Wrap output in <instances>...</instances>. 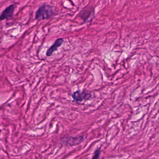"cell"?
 Here are the masks:
<instances>
[{
	"label": "cell",
	"instance_id": "cell-1",
	"mask_svg": "<svg viewBox=\"0 0 159 159\" xmlns=\"http://www.w3.org/2000/svg\"><path fill=\"white\" fill-rule=\"evenodd\" d=\"M55 14L54 8L52 6L44 4L37 10L35 19L38 21L49 19L51 18Z\"/></svg>",
	"mask_w": 159,
	"mask_h": 159
},
{
	"label": "cell",
	"instance_id": "cell-2",
	"mask_svg": "<svg viewBox=\"0 0 159 159\" xmlns=\"http://www.w3.org/2000/svg\"><path fill=\"white\" fill-rule=\"evenodd\" d=\"M86 136L81 135L79 136H66L61 138L60 143L62 145L67 147L76 146L84 141Z\"/></svg>",
	"mask_w": 159,
	"mask_h": 159
},
{
	"label": "cell",
	"instance_id": "cell-3",
	"mask_svg": "<svg viewBox=\"0 0 159 159\" xmlns=\"http://www.w3.org/2000/svg\"><path fill=\"white\" fill-rule=\"evenodd\" d=\"M71 96L74 101L79 103L89 100L92 98V95L91 93L86 91H81L79 90L74 91Z\"/></svg>",
	"mask_w": 159,
	"mask_h": 159
},
{
	"label": "cell",
	"instance_id": "cell-4",
	"mask_svg": "<svg viewBox=\"0 0 159 159\" xmlns=\"http://www.w3.org/2000/svg\"><path fill=\"white\" fill-rule=\"evenodd\" d=\"M15 10V5L14 4L10 5L6 7L1 13L0 17L1 21L8 20L10 18L13 16Z\"/></svg>",
	"mask_w": 159,
	"mask_h": 159
},
{
	"label": "cell",
	"instance_id": "cell-5",
	"mask_svg": "<svg viewBox=\"0 0 159 159\" xmlns=\"http://www.w3.org/2000/svg\"><path fill=\"white\" fill-rule=\"evenodd\" d=\"M94 8H84L79 14V16L84 21V22H89V19L94 15Z\"/></svg>",
	"mask_w": 159,
	"mask_h": 159
},
{
	"label": "cell",
	"instance_id": "cell-6",
	"mask_svg": "<svg viewBox=\"0 0 159 159\" xmlns=\"http://www.w3.org/2000/svg\"><path fill=\"white\" fill-rule=\"evenodd\" d=\"M64 43V40L63 38H59L57 39L54 42V43L51 46L46 52V55L47 57H50L52 56L54 52L57 51L58 48L61 46Z\"/></svg>",
	"mask_w": 159,
	"mask_h": 159
},
{
	"label": "cell",
	"instance_id": "cell-7",
	"mask_svg": "<svg viewBox=\"0 0 159 159\" xmlns=\"http://www.w3.org/2000/svg\"><path fill=\"white\" fill-rule=\"evenodd\" d=\"M100 153H101V148L99 147V148H97L95 150L94 152V155L93 156V159H98V158H99Z\"/></svg>",
	"mask_w": 159,
	"mask_h": 159
}]
</instances>
